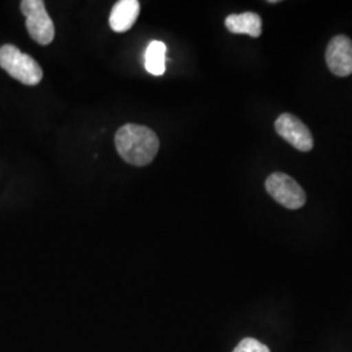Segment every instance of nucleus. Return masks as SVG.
Instances as JSON below:
<instances>
[{"label": "nucleus", "instance_id": "0eeeda50", "mask_svg": "<svg viewBox=\"0 0 352 352\" xmlns=\"http://www.w3.org/2000/svg\"><path fill=\"white\" fill-rule=\"evenodd\" d=\"M139 14L140 3L138 0H120L113 6L109 17V24L113 32L123 33L133 26Z\"/></svg>", "mask_w": 352, "mask_h": 352}, {"label": "nucleus", "instance_id": "f257e3e1", "mask_svg": "<svg viewBox=\"0 0 352 352\" xmlns=\"http://www.w3.org/2000/svg\"><path fill=\"white\" fill-rule=\"evenodd\" d=\"M115 145L119 155L126 164L146 166L151 164L160 151V140L148 126L126 124L115 136Z\"/></svg>", "mask_w": 352, "mask_h": 352}, {"label": "nucleus", "instance_id": "6e6552de", "mask_svg": "<svg viewBox=\"0 0 352 352\" xmlns=\"http://www.w3.org/2000/svg\"><path fill=\"white\" fill-rule=\"evenodd\" d=\"M227 30L234 34H247L257 38L263 33V21L257 13L245 12L240 14H230L225 21Z\"/></svg>", "mask_w": 352, "mask_h": 352}, {"label": "nucleus", "instance_id": "9d476101", "mask_svg": "<svg viewBox=\"0 0 352 352\" xmlns=\"http://www.w3.org/2000/svg\"><path fill=\"white\" fill-rule=\"evenodd\" d=\"M234 352H270L269 347L264 343L253 338H245L241 340Z\"/></svg>", "mask_w": 352, "mask_h": 352}, {"label": "nucleus", "instance_id": "39448f33", "mask_svg": "<svg viewBox=\"0 0 352 352\" xmlns=\"http://www.w3.org/2000/svg\"><path fill=\"white\" fill-rule=\"evenodd\" d=\"M276 131L289 145L300 151H312L314 139L308 126L291 113H282L276 120Z\"/></svg>", "mask_w": 352, "mask_h": 352}, {"label": "nucleus", "instance_id": "423d86ee", "mask_svg": "<svg viewBox=\"0 0 352 352\" xmlns=\"http://www.w3.org/2000/svg\"><path fill=\"white\" fill-rule=\"evenodd\" d=\"M327 63L331 74L347 77L352 74V41L346 36L333 38L327 49Z\"/></svg>", "mask_w": 352, "mask_h": 352}, {"label": "nucleus", "instance_id": "f03ea898", "mask_svg": "<svg viewBox=\"0 0 352 352\" xmlns=\"http://www.w3.org/2000/svg\"><path fill=\"white\" fill-rule=\"evenodd\" d=\"M0 67L14 80L28 87L37 85L43 77L39 64L13 45L0 47Z\"/></svg>", "mask_w": 352, "mask_h": 352}, {"label": "nucleus", "instance_id": "1a4fd4ad", "mask_svg": "<svg viewBox=\"0 0 352 352\" xmlns=\"http://www.w3.org/2000/svg\"><path fill=\"white\" fill-rule=\"evenodd\" d=\"M145 68L153 76H162L166 71V45L153 41L145 51Z\"/></svg>", "mask_w": 352, "mask_h": 352}, {"label": "nucleus", "instance_id": "7ed1b4c3", "mask_svg": "<svg viewBox=\"0 0 352 352\" xmlns=\"http://www.w3.org/2000/svg\"><path fill=\"white\" fill-rule=\"evenodd\" d=\"M21 12L26 17V29L37 43L47 46L55 37V25L46 11L45 1L42 0H24L21 1Z\"/></svg>", "mask_w": 352, "mask_h": 352}, {"label": "nucleus", "instance_id": "20e7f679", "mask_svg": "<svg viewBox=\"0 0 352 352\" xmlns=\"http://www.w3.org/2000/svg\"><path fill=\"white\" fill-rule=\"evenodd\" d=\"M267 193L287 209H300L307 201L305 192L291 177L283 173H274L266 179Z\"/></svg>", "mask_w": 352, "mask_h": 352}]
</instances>
